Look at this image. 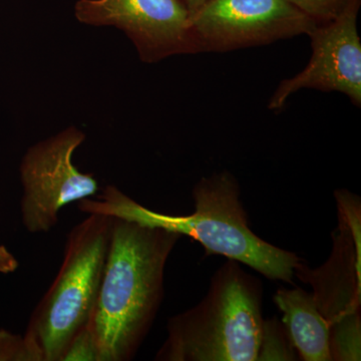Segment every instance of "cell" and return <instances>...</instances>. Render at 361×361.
Instances as JSON below:
<instances>
[{"instance_id": "1", "label": "cell", "mask_w": 361, "mask_h": 361, "mask_svg": "<svg viewBox=\"0 0 361 361\" xmlns=\"http://www.w3.org/2000/svg\"><path fill=\"white\" fill-rule=\"evenodd\" d=\"M110 242L89 325L97 361H129L155 322L168 259L180 235L111 217Z\"/></svg>"}, {"instance_id": "2", "label": "cell", "mask_w": 361, "mask_h": 361, "mask_svg": "<svg viewBox=\"0 0 361 361\" xmlns=\"http://www.w3.org/2000/svg\"><path fill=\"white\" fill-rule=\"evenodd\" d=\"M240 195L236 178L230 172H220L202 178L195 185V211L190 215L149 210L114 186L104 188L97 200H80L78 208L85 213L121 218L191 237L203 246L206 255L224 256L268 279L293 283L295 269L302 259L252 231Z\"/></svg>"}, {"instance_id": "3", "label": "cell", "mask_w": 361, "mask_h": 361, "mask_svg": "<svg viewBox=\"0 0 361 361\" xmlns=\"http://www.w3.org/2000/svg\"><path fill=\"white\" fill-rule=\"evenodd\" d=\"M262 282L228 259L211 278L206 296L173 316L161 361H256L262 338Z\"/></svg>"}, {"instance_id": "4", "label": "cell", "mask_w": 361, "mask_h": 361, "mask_svg": "<svg viewBox=\"0 0 361 361\" xmlns=\"http://www.w3.org/2000/svg\"><path fill=\"white\" fill-rule=\"evenodd\" d=\"M89 215L68 234L61 269L33 310L23 336L40 361H63L71 342L92 320L113 219Z\"/></svg>"}, {"instance_id": "5", "label": "cell", "mask_w": 361, "mask_h": 361, "mask_svg": "<svg viewBox=\"0 0 361 361\" xmlns=\"http://www.w3.org/2000/svg\"><path fill=\"white\" fill-rule=\"evenodd\" d=\"M85 140L84 132L70 127L26 152L20 166L21 216L28 232L51 231L63 207L99 191L94 176L80 172L73 161Z\"/></svg>"}, {"instance_id": "6", "label": "cell", "mask_w": 361, "mask_h": 361, "mask_svg": "<svg viewBox=\"0 0 361 361\" xmlns=\"http://www.w3.org/2000/svg\"><path fill=\"white\" fill-rule=\"evenodd\" d=\"M316 25L286 0H211L190 18V32L195 52H223L308 35Z\"/></svg>"}, {"instance_id": "7", "label": "cell", "mask_w": 361, "mask_h": 361, "mask_svg": "<svg viewBox=\"0 0 361 361\" xmlns=\"http://www.w3.org/2000/svg\"><path fill=\"white\" fill-rule=\"evenodd\" d=\"M332 239L327 262L315 270L302 262L295 276L311 284L316 305L329 323L332 360H360L361 259L353 235L341 222Z\"/></svg>"}, {"instance_id": "8", "label": "cell", "mask_w": 361, "mask_h": 361, "mask_svg": "<svg viewBox=\"0 0 361 361\" xmlns=\"http://www.w3.org/2000/svg\"><path fill=\"white\" fill-rule=\"evenodd\" d=\"M75 16L84 25L122 30L145 63L195 52L190 14L179 0H78Z\"/></svg>"}, {"instance_id": "9", "label": "cell", "mask_w": 361, "mask_h": 361, "mask_svg": "<svg viewBox=\"0 0 361 361\" xmlns=\"http://www.w3.org/2000/svg\"><path fill=\"white\" fill-rule=\"evenodd\" d=\"M361 0H350L336 18L317 23L308 35L312 56L295 77L282 80L271 97L268 109L280 110L298 90L337 92L361 106V42L357 16Z\"/></svg>"}, {"instance_id": "10", "label": "cell", "mask_w": 361, "mask_h": 361, "mask_svg": "<svg viewBox=\"0 0 361 361\" xmlns=\"http://www.w3.org/2000/svg\"><path fill=\"white\" fill-rule=\"evenodd\" d=\"M273 301L283 313L282 322L297 353L304 361H330V329L314 297L302 288L278 289Z\"/></svg>"}, {"instance_id": "11", "label": "cell", "mask_w": 361, "mask_h": 361, "mask_svg": "<svg viewBox=\"0 0 361 361\" xmlns=\"http://www.w3.org/2000/svg\"><path fill=\"white\" fill-rule=\"evenodd\" d=\"M297 355L285 325L276 319L264 320L257 360H296Z\"/></svg>"}, {"instance_id": "12", "label": "cell", "mask_w": 361, "mask_h": 361, "mask_svg": "<svg viewBox=\"0 0 361 361\" xmlns=\"http://www.w3.org/2000/svg\"><path fill=\"white\" fill-rule=\"evenodd\" d=\"M339 222L353 235L356 254L361 259L360 199L346 190L336 191Z\"/></svg>"}, {"instance_id": "13", "label": "cell", "mask_w": 361, "mask_h": 361, "mask_svg": "<svg viewBox=\"0 0 361 361\" xmlns=\"http://www.w3.org/2000/svg\"><path fill=\"white\" fill-rule=\"evenodd\" d=\"M297 9L314 20L326 23L336 18L345 8L350 0H286Z\"/></svg>"}, {"instance_id": "14", "label": "cell", "mask_w": 361, "mask_h": 361, "mask_svg": "<svg viewBox=\"0 0 361 361\" xmlns=\"http://www.w3.org/2000/svg\"><path fill=\"white\" fill-rule=\"evenodd\" d=\"M40 361L25 337L0 330V361Z\"/></svg>"}, {"instance_id": "15", "label": "cell", "mask_w": 361, "mask_h": 361, "mask_svg": "<svg viewBox=\"0 0 361 361\" xmlns=\"http://www.w3.org/2000/svg\"><path fill=\"white\" fill-rule=\"evenodd\" d=\"M70 360L97 361L96 346L90 336L89 327L80 332L71 342L63 361Z\"/></svg>"}, {"instance_id": "16", "label": "cell", "mask_w": 361, "mask_h": 361, "mask_svg": "<svg viewBox=\"0 0 361 361\" xmlns=\"http://www.w3.org/2000/svg\"><path fill=\"white\" fill-rule=\"evenodd\" d=\"M18 267V261L6 247L0 246V273L8 274L14 272Z\"/></svg>"}, {"instance_id": "17", "label": "cell", "mask_w": 361, "mask_h": 361, "mask_svg": "<svg viewBox=\"0 0 361 361\" xmlns=\"http://www.w3.org/2000/svg\"><path fill=\"white\" fill-rule=\"evenodd\" d=\"M179 1L187 9L188 13L190 14V18H191L195 13H198L202 7L209 4L211 0H179Z\"/></svg>"}]
</instances>
